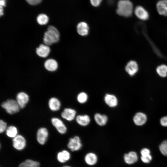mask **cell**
I'll return each mask as SVG.
<instances>
[{"mask_svg":"<svg viewBox=\"0 0 167 167\" xmlns=\"http://www.w3.org/2000/svg\"><path fill=\"white\" fill-rule=\"evenodd\" d=\"M98 160L97 155L93 152H89L86 154L84 160L87 164L89 165H93L96 164Z\"/></svg>","mask_w":167,"mask_h":167,"instance_id":"22","label":"cell"},{"mask_svg":"<svg viewBox=\"0 0 167 167\" xmlns=\"http://www.w3.org/2000/svg\"><path fill=\"white\" fill-rule=\"evenodd\" d=\"M44 66L45 69L48 71L53 72L58 69V64L56 60L53 58H48L45 62Z\"/></svg>","mask_w":167,"mask_h":167,"instance_id":"11","label":"cell"},{"mask_svg":"<svg viewBox=\"0 0 167 167\" xmlns=\"http://www.w3.org/2000/svg\"><path fill=\"white\" fill-rule=\"evenodd\" d=\"M82 144L80 137L75 136L70 138L67 144L68 148L72 151H78L82 148Z\"/></svg>","mask_w":167,"mask_h":167,"instance_id":"4","label":"cell"},{"mask_svg":"<svg viewBox=\"0 0 167 167\" xmlns=\"http://www.w3.org/2000/svg\"><path fill=\"white\" fill-rule=\"evenodd\" d=\"M104 100L105 104L110 108H115L118 105V99L117 97L113 94H106L104 96Z\"/></svg>","mask_w":167,"mask_h":167,"instance_id":"6","label":"cell"},{"mask_svg":"<svg viewBox=\"0 0 167 167\" xmlns=\"http://www.w3.org/2000/svg\"><path fill=\"white\" fill-rule=\"evenodd\" d=\"M6 131V135L9 137L13 138L18 135L17 129L14 126H9Z\"/></svg>","mask_w":167,"mask_h":167,"instance_id":"26","label":"cell"},{"mask_svg":"<svg viewBox=\"0 0 167 167\" xmlns=\"http://www.w3.org/2000/svg\"><path fill=\"white\" fill-rule=\"evenodd\" d=\"M48 136V132L47 129L45 127H41L37 131V140L40 144L43 145L45 143Z\"/></svg>","mask_w":167,"mask_h":167,"instance_id":"10","label":"cell"},{"mask_svg":"<svg viewBox=\"0 0 167 167\" xmlns=\"http://www.w3.org/2000/svg\"><path fill=\"white\" fill-rule=\"evenodd\" d=\"M49 17L45 14L41 13L38 15L36 18V20L38 24L41 26L47 25L49 21Z\"/></svg>","mask_w":167,"mask_h":167,"instance_id":"24","label":"cell"},{"mask_svg":"<svg viewBox=\"0 0 167 167\" xmlns=\"http://www.w3.org/2000/svg\"><path fill=\"white\" fill-rule=\"evenodd\" d=\"M62 167H71L70 166H68V165H65V166H62Z\"/></svg>","mask_w":167,"mask_h":167,"instance_id":"38","label":"cell"},{"mask_svg":"<svg viewBox=\"0 0 167 167\" xmlns=\"http://www.w3.org/2000/svg\"><path fill=\"white\" fill-rule=\"evenodd\" d=\"M157 10L159 14L167 16V0H161L156 4Z\"/></svg>","mask_w":167,"mask_h":167,"instance_id":"19","label":"cell"},{"mask_svg":"<svg viewBox=\"0 0 167 167\" xmlns=\"http://www.w3.org/2000/svg\"><path fill=\"white\" fill-rule=\"evenodd\" d=\"M42 0H26V1L31 5H36L40 3Z\"/></svg>","mask_w":167,"mask_h":167,"instance_id":"35","label":"cell"},{"mask_svg":"<svg viewBox=\"0 0 167 167\" xmlns=\"http://www.w3.org/2000/svg\"><path fill=\"white\" fill-rule=\"evenodd\" d=\"M0 6H4L6 5V1L5 0H0Z\"/></svg>","mask_w":167,"mask_h":167,"instance_id":"36","label":"cell"},{"mask_svg":"<svg viewBox=\"0 0 167 167\" xmlns=\"http://www.w3.org/2000/svg\"><path fill=\"white\" fill-rule=\"evenodd\" d=\"M141 156H147L150 155V151L148 149L146 148H143L140 151Z\"/></svg>","mask_w":167,"mask_h":167,"instance_id":"32","label":"cell"},{"mask_svg":"<svg viewBox=\"0 0 167 167\" xmlns=\"http://www.w3.org/2000/svg\"><path fill=\"white\" fill-rule=\"evenodd\" d=\"M88 96L87 93L84 92H79L77 95L76 99L78 102L80 104L86 103L88 100Z\"/></svg>","mask_w":167,"mask_h":167,"instance_id":"27","label":"cell"},{"mask_svg":"<svg viewBox=\"0 0 167 167\" xmlns=\"http://www.w3.org/2000/svg\"><path fill=\"white\" fill-rule=\"evenodd\" d=\"M94 119L96 124L101 126L105 125L108 121V118L107 115L98 113L95 114Z\"/></svg>","mask_w":167,"mask_h":167,"instance_id":"15","label":"cell"},{"mask_svg":"<svg viewBox=\"0 0 167 167\" xmlns=\"http://www.w3.org/2000/svg\"><path fill=\"white\" fill-rule=\"evenodd\" d=\"M75 120L79 125L82 127L88 126L91 122L90 117L87 114L77 115Z\"/></svg>","mask_w":167,"mask_h":167,"instance_id":"13","label":"cell"},{"mask_svg":"<svg viewBox=\"0 0 167 167\" xmlns=\"http://www.w3.org/2000/svg\"><path fill=\"white\" fill-rule=\"evenodd\" d=\"M159 149L162 155L167 156V140L163 141L160 144Z\"/></svg>","mask_w":167,"mask_h":167,"instance_id":"29","label":"cell"},{"mask_svg":"<svg viewBox=\"0 0 167 167\" xmlns=\"http://www.w3.org/2000/svg\"><path fill=\"white\" fill-rule=\"evenodd\" d=\"M13 146L16 149L21 150L24 149L26 145V141L24 138L21 135H17L13 138Z\"/></svg>","mask_w":167,"mask_h":167,"instance_id":"9","label":"cell"},{"mask_svg":"<svg viewBox=\"0 0 167 167\" xmlns=\"http://www.w3.org/2000/svg\"><path fill=\"white\" fill-rule=\"evenodd\" d=\"M48 105L49 108L51 110L55 111L60 109L61 104L58 99L56 97H53L49 100Z\"/></svg>","mask_w":167,"mask_h":167,"instance_id":"21","label":"cell"},{"mask_svg":"<svg viewBox=\"0 0 167 167\" xmlns=\"http://www.w3.org/2000/svg\"><path fill=\"white\" fill-rule=\"evenodd\" d=\"M152 159V156L150 155L145 156H141V159L143 162L145 163H148L151 161Z\"/></svg>","mask_w":167,"mask_h":167,"instance_id":"31","label":"cell"},{"mask_svg":"<svg viewBox=\"0 0 167 167\" xmlns=\"http://www.w3.org/2000/svg\"><path fill=\"white\" fill-rule=\"evenodd\" d=\"M40 163L38 162L30 159H27L21 163L19 167H39Z\"/></svg>","mask_w":167,"mask_h":167,"instance_id":"25","label":"cell"},{"mask_svg":"<svg viewBox=\"0 0 167 167\" xmlns=\"http://www.w3.org/2000/svg\"><path fill=\"white\" fill-rule=\"evenodd\" d=\"M158 75L162 77H165L167 76V66L162 65L159 66L156 69Z\"/></svg>","mask_w":167,"mask_h":167,"instance_id":"28","label":"cell"},{"mask_svg":"<svg viewBox=\"0 0 167 167\" xmlns=\"http://www.w3.org/2000/svg\"><path fill=\"white\" fill-rule=\"evenodd\" d=\"M133 6L132 2L129 0H120L118 3L116 12L118 15L128 17L132 14Z\"/></svg>","mask_w":167,"mask_h":167,"instance_id":"2","label":"cell"},{"mask_svg":"<svg viewBox=\"0 0 167 167\" xmlns=\"http://www.w3.org/2000/svg\"><path fill=\"white\" fill-rule=\"evenodd\" d=\"M102 0H90L91 4L94 6H97L100 4Z\"/></svg>","mask_w":167,"mask_h":167,"instance_id":"34","label":"cell"},{"mask_svg":"<svg viewBox=\"0 0 167 167\" xmlns=\"http://www.w3.org/2000/svg\"><path fill=\"white\" fill-rule=\"evenodd\" d=\"M2 107L9 114H12L18 112L20 108L16 100L9 99L2 104Z\"/></svg>","mask_w":167,"mask_h":167,"instance_id":"3","label":"cell"},{"mask_svg":"<svg viewBox=\"0 0 167 167\" xmlns=\"http://www.w3.org/2000/svg\"><path fill=\"white\" fill-rule=\"evenodd\" d=\"M147 120L146 115L142 112H138L136 113L133 119L135 124L139 126L144 125L146 123Z\"/></svg>","mask_w":167,"mask_h":167,"instance_id":"18","label":"cell"},{"mask_svg":"<svg viewBox=\"0 0 167 167\" xmlns=\"http://www.w3.org/2000/svg\"><path fill=\"white\" fill-rule=\"evenodd\" d=\"M7 125L6 123L3 120H1L0 121V132L2 133L7 129Z\"/></svg>","mask_w":167,"mask_h":167,"instance_id":"30","label":"cell"},{"mask_svg":"<svg viewBox=\"0 0 167 167\" xmlns=\"http://www.w3.org/2000/svg\"><path fill=\"white\" fill-rule=\"evenodd\" d=\"M46 31L44 33L43 43L49 46L58 42L60 33L58 29L52 25H46Z\"/></svg>","mask_w":167,"mask_h":167,"instance_id":"1","label":"cell"},{"mask_svg":"<svg viewBox=\"0 0 167 167\" xmlns=\"http://www.w3.org/2000/svg\"><path fill=\"white\" fill-rule=\"evenodd\" d=\"M53 125L61 134H64L67 131V127L63 122L57 118H53L51 120Z\"/></svg>","mask_w":167,"mask_h":167,"instance_id":"8","label":"cell"},{"mask_svg":"<svg viewBox=\"0 0 167 167\" xmlns=\"http://www.w3.org/2000/svg\"><path fill=\"white\" fill-rule=\"evenodd\" d=\"M71 155L68 151L64 150L58 153L57 158L58 161L62 163H65L70 159Z\"/></svg>","mask_w":167,"mask_h":167,"instance_id":"23","label":"cell"},{"mask_svg":"<svg viewBox=\"0 0 167 167\" xmlns=\"http://www.w3.org/2000/svg\"><path fill=\"white\" fill-rule=\"evenodd\" d=\"M51 51L49 46L43 43L41 44L36 49V54L39 57L46 58L49 55Z\"/></svg>","mask_w":167,"mask_h":167,"instance_id":"5","label":"cell"},{"mask_svg":"<svg viewBox=\"0 0 167 167\" xmlns=\"http://www.w3.org/2000/svg\"><path fill=\"white\" fill-rule=\"evenodd\" d=\"M134 12L135 15L141 20H146L149 18L148 12L141 6H136Z\"/></svg>","mask_w":167,"mask_h":167,"instance_id":"14","label":"cell"},{"mask_svg":"<svg viewBox=\"0 0 167 167\" xmlns=\"http://www.w3.org/2000/svg\"><path fill=\"white\" fill-rule=\"evenodd\" d=\"M161 125L164 126H167V116L161 118L160 120Z\"/></svg>","mask_w":167,"mask_h":167,"instance_id":"33","label":"cell"},{"mask_svg":"<svg viewBox=\"0 0 167 167\" xmlns=\"http://www.w3.org/2000/svg\"><path fill=\"white\" fill-rule=\"evenodd\" d=\"M124 160L127 164L131 165L135 163L138 160V156L135 152L131 151L124 154Z\"/></svg>","mask_w":167,"mask_h":167,"instance_id":"17","label":"cell"},{"mask_svg":"<svg viewBox=\"0 0 167 167\" xmlns=\"http://www.w3.org/2000/svg\"><path fill=\"white\" fill-rule=\"evenodd\" d=\"M77 115L76 110L71 108L64 109L61 114L62 117L68 121H71L75 119Z\"/></svg>","mask_w":167,"mask_h":167,"instance_id":"7","label":"cell"},{"mask_svg":"<svg viewBox=\"0 0 167 167\" xmlns=\"http://www.w3.org/2000/svg\"><path fill=\"white\" fill-rule=\"evenodd\" d=\"M4 15L3 10V7L1 6H0V17H1Z\"/></svg>","mask_w":167,"mask_h":167,"instance_id":"37","label":"cell"},{"mask_svg":"<svg viewBox=\"0 0 167 167\" xmlns=\"http://www.w3.org/2000/svg\"><path fill=\"white\" fill-rule=\"evenodd\" d=\"M77 30L78 34L82 36H86L89 32V28L87 23L84 22L79 23L77 26Z\"/></svg>","mask_w":167,"mask_h":167,"instance_id":"20","label":"cell"},{"mask_svg":"<svg viewBox=\"0 0 167 167\" xmlns=\"http://www.w3.org/2000/svg\"><path fill=\"white\" fill-rule=\"evenodd\" d=\"M138 70V65L136 62L134 61H131L126 65L125 70L130 76L134 75Z\"/></svg>","mask_w":167,"mask_h":167,"instance_id":"16","label":"cell"},{"mask_svg":"<svg viewBox=\"0 0 167 167\" xmlns=\"http://www.w3.org/2000/svg\"><path fill=\"white\" fill-rule=\"evenodd\" d=\"M29 100L28 95L23 92H19L17 95L16 101L21 109L24 108Z\"/></svg>","mask_w":167,"mask_h":167,"instance_id":"12","label":"cell"}]
</instances>
